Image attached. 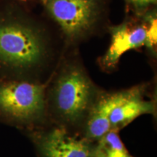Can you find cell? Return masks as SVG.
Instances as JSON below:
<instances>
[{"label":"cell","instance_id":"10","mask_svg":"<svg viewBox=\"0 0 157 157\" xmlns=\"http://www.w3.org/2000/svg\"><path fill=\"white\" fill-rule=\"evenodd\" d=\"M147 23V42L146 48L153 57L156 55V7L144 13Z\"/></svg>","mask_w":157,"mask_h":157},{"label":"cell","instance_id":"9","mask_svg":"<svg viewBox=\"0 0 157 157\" xmlns=\"http://www.w3.org/2000/svg\"><path fill=\"white\" fill-rule=\"evenodd\" d=\"M91 157H135L128 151L119 135V131L110 130L94 143Z\"/></svg>","mask_w":157,"mask_h":157},{"label":"cell","instance_id":"1","mask_svg":"<svg viewBox=\"0 0 157 157\" xmlns=\"http://www.w3.org/2000/svg\"><path fill=\"white\" fill-rule=\"evenodd\" d=\"M65 50L58 29L44 14L0 21V66L11 73L42 82V76L53 71Z\"/></svg>","mask_w":157,"mask_h":157},{"label":"cell","instance_id":"6","mask_svg":"<svg viewBox=\"0 0 157 157\" xmlns=\"http://www.w3.org/2000/svg\"><path fill=\"white\" fill-rule=\"evenodd\" d=\"M107 31L111 35V42L106 52L98 59V64L104 71H113L127 52L146 46L147 23L143 14L127 16L120 24L109 25Z\"/></svg>","mask_w":157,"mask_h":157},{"label":"cell","instance_id":"8","mask_svg":"<svg viewBox=\"0 0 157 157\" xmlns=\"http://www.w3.org/2000/svg\"><path fill=\"white\" fill-rule=\"evenodd\" d=\"M123 95L124 90L111 93L103 90L92 108L80 135L90 142L95 143L109 132L110 114Z\"/></svg>","mask_w":157,"mask_h":157},{"label":"cell","instance_id":"3","mask_svg":"<svg viewBox=\"0 0 157 157\" xmlns=\"http://www.w3.org/2000/svg\"><path fill=\"white\" fill-rule=\"evenodd\" d=\"M44 14L58 29L65 48L79 44L108 30L110 0H41Z\"/></svg>","mask_w":157,"mask_h":157},{"label":"cell","instance_id":"11","mask_svg":"<svg viewBox=\"0 0 157 157\" xmlns=\"http://www.w3.org/2000/svg\"><path fill=\"white\" fill-rule=\"evenodd\" d=\"M127 7L133 15H141L156 7L157 0H124Z\"/></svg>","mask_w":157,"mask_h":157},{"label":"cell","instance_id":"7","mask_svg":"<svg viewBox=\"0 0 157 157\" xmlns=\"http://www.w3.org/2000/svg\"><path fill=\"white\" fill-rule=\"evenodd\" d=\"M148 84H141L124 90L121 100L111 111L109 117L111 130L119 131L141 115L156 113L154 99H147Z\"/></svg>","mask_w":157,"mask_h":157},{"label":"cell","instance_id":"2","mask_svg":"<svg viewBox=\"0 0 157 157\" xmlns=\"http://www.w3.org/2000/svg\"><path fill=\"white\" fill-rule=\"evenodd\" d=\"M103 90L88 74L77 48L66 49L47 82L49 123L80 135L86 119Z\"/></svg>","mask_w":157,"mask_h":157},{"label":"cell","instance_id":"5","mask_svg":"<svg viewBox=\"0 0 157 157\" xmlns=\"http://www.w3.org/2000/svg\"><path fill=\"white\" fill-rule=\"evenodd\" d=\"M30 135L40 157H91L94 143L58 125L47 124Z\"/></svg>","mask_w":157,"mask_h":157},{"label":"cell","instance_id":"4","mask_svg":"<svg viewBox=\"0 0 157 157\" xmlns=\"http://www.w3.org/2000/svg\"><path fill=\"white\" fill-rule=\"evenodd\" d=\"M47 82L18 79L0 84V114L33 129L49 124Z\"/></svg>","mask_w":157,"mask_h":157}]
</instances>
